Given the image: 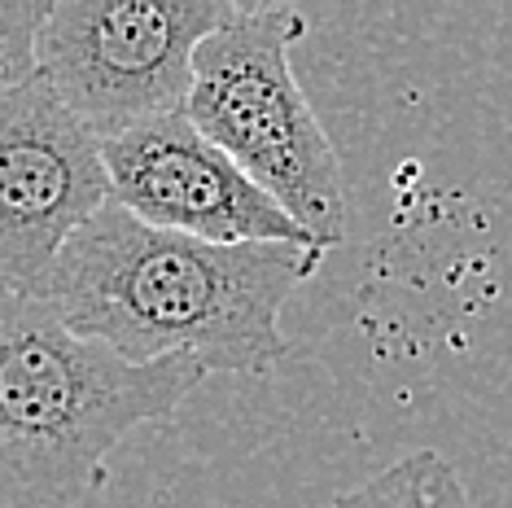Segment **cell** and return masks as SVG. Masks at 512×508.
<instances>
[{"instance_id": "6", "label": "cell", "mask_w": 512, "mask_h": 508, "mask_svg": "<svg viewBox=\"0 0 512 508\" xmlns=\"http://www.w3.org/2000/svg\"><path fill=\"white\" fill-rule=\"evenodd\" d=\"M110 202L141 224L215 246H316L219 145L184 114L141 123L101 145Z\"/></svg>"}, {"instance_id": "8", "label": "cell", "mask_w": 512, "mask_h": 508, "mask_svg": "<svg viewBox=\"0 0 512 508\" xmlns=\"http://www.w3.org/2000/svg\"><path fill=\"white\" fill-rule=\"evenodd\" d=\"M53 0H0V88L36 75V40Z\"/></svg>"}, {"instance_id": "4", "label": "cell", "mask_w": 512, "mask_h": 508, "mask_svg": "<svg viewBox=\"0 0 512 508\" xmlns=\"http://www.w3.org/2000/svg\"><path fill=\"white\" fill-rule=\"evenodd\" d=\"M232 9L228 0H53L36 71L106 145L141 123L184 114L193 57Z\"/></svg>"}, {"instance_id": "7", "label": "cell", "mask_w": 512, "mask_h": 508, "mask_svg": "<svg viewBox=\"0 0 512 508\" xmlns=\"http://www.w3.org/2000/svg\"><path fill=\"white\" fill-rule=\"evenodd\" d=\"M324 508H477L473 495L464 491L460 469L442 452H407L364 487L333 495Z\"/></svg>"}, {"instance_id": "2", "label": "cell", "mask_w": 512, "mask_h": 508, "mask_svg": "<svg viewBox=\"0 0 512 508\" xmlns=\"http://www.w3.org/2000/svg\"><path fill=\"white\" fill-rule=\"evenodd\" d=\"M206 381L197 360L127 364L66 329L40 294L0 285V508H75L136 425Z\"/></svg>"}, {"instance_id": "5", "label": "cell", "mask_w": 512, "mask_h": 508, "mask_svg": "<svg viewBox=\"0 0 512 508\" xmlns=\"http://www.w3.org/2000/svg\"><path fill=\"white\" fill-rule=\"evenodd\" d=\"M106 206L101 136L40 71L0 88V285L44 298L66 241Z\"/></svg>"}, {"instance_id": "3", "label": "cell", "mask_w": 512, "mask_h": 508, "mask_svg": "<svg viewBox=\"0 0 512 508\" xmlns=\"http://www.w3.org/2000/svg\"><path fill=\"white\" fill-rule=\"evenodd\" d=\"M302 31L307 18L289 5H237L193 57L184 119L281 202L320 250H333L346 237L342 158L289 66Z\"/></svg>"}, {"instance_id": "1", "label": "cell", "mask_w": 512, "mask_h": 508, "mask_svg": "<svg viewBox=\"0 0 512 508\" xmlns=\"http://www.w3.org/2000/svg\"><path fill=\"white\" fill-rule=\"evenodd\" d=\"M320 246H215L106 206L66 241L44 298L66 329L127 364L197 360L267 373L289 355L281 311L324 263Z\"/></svg>"}]
</instances>
